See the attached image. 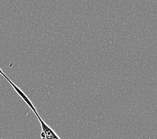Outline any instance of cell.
<instances>
[{
    "label": "cell",
    "instance_id": "7a4b0ae2",
    "mask_svg": "<svg viewBox=\"0 0 157 139\" xmlns=\"http://www.w3.org/2000/svg\"><path fill=\"white\" fill-rule=\"evenodd\" d=\"M36 116L38 118V121H40V126L42 130V133L44 135L45 139H61L52 128L48 126L46 123H45V122L40 117L39 114L37 115Z\"/></svg>",
    "mask_w": 157,
    "mask_h": 139
},
{
    "label": "cell",
    "instance_id": "6da1fadb",
    "mask_svg": "<svg viewBox=\"0 0 157 139\" xmlns=\"http://www.w3.org/2000/svg\"><path fill=\"white\" fill-rule=\"evenodd\" d=\"M0 74H1L3 78H4L7 82H9V83L11 84V86H12V87H13V88L15 90V91H16V92H17V95L21 97V98L24 101V102H25V104H27L29 108H30V109H31V110H32L33 112H34L35 115H36V116L38 115V112H37V110H36V108H35L34 106H33V104L32 102H31V100L29 99V98H28L27 96H26L25 94L23 91H22L21 90L19 87H18L17 86H16V84H15L13 83V82L12 80H11L8 77H7L4 73H3V72L1 68H0Z\"/></svg>",
    "mask_w": 157,
    "mask_h": 139
}]
</instances>
